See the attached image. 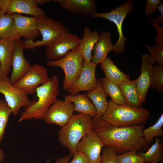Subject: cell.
<instances>
[{
  "label": "cell",
  "instance_id": "obj_1",
  "mask_svg": "<svg viewBox=\"0 0 163 163\" xmlns=\"http://www.w3.org/2000/svg\"><path fill=\"white\" fill-rule=\"evenodd\" d=\"M92 131L102 140L104 146L113 148L117 155L142 149L149 144L143 138L144 125L119 127L101 119L92 118Z\"/></svg>",
  "mask_w": 163,
  "mask_h": 163
},
{
  "label": "cell",
  "instance_id": "obj_2",
  "mask_svg": "<svg viewBox=\"0 0 163 163\" xmlns=\"http://www.w3.org/2000/svg\"><path fill=\"white\" fill-rule=\"evenodd\" d=\"M59 92L58 78L54 75L46 83L36 89L37 100H32L29 105L24 108L18 122L43 119L48 109L57 99Z\"/></svg>",
  "mask_w": 163,
  "mask_h": 163
},
{
  "label": "cell",
  "instance_id": "obj_3",
  "mask_svg": "<svg viewBox=\"0 0 163 163\" xmlns=\"http://www.w3.org/2000/svg\"><path fill=\"white\" fill-rule=\"evenodd\" d=\"M150 113L146 108H135L126 104H118L110 100L101 119L115 126L129 127L144 125Z\"/></svg>",
  "mask_w": 163,
  "mask_h": 163
},
{
  "label": "cell",
  "instance_id": "obj_4",
  "mask_svg": "<svg viewBox=\"0 0 163 163\" xmlns=\"http://www.w3.org/2000/svg\"><path fill=\"white\" fill-rule=\"evenodd\" d=\"M92 118L82 113L73 114L68 123L59 130L58 140L68 148L72 157L82 138L92 130Z\"/></svg>",
  "mask_w": 163,
  "mask_h": 163
},
{
  "label": "cell",
  "instance_id": "obj_5",
  "mask_svg": "<svg viewBox=\"0 0 163 163\" xmlns=\"http://www.w3.org/2000/svg\"><path fill=\"white\" fill-rule=\"evenodd\" d=\"M36 25L42 39L35 42L26 40L24 42V49L33 50L37 47L47 46L64 33L69 31L61 22L45 15L37 18Z\"/></svg>",
  "mask_w": 163,
  "mask_h": 163
},
{
  "label": "cell",
  "instance_id": "obj_6",
  "mask_svg": "<svg viewBox=\"0 0 163 163\" xmlns=\"http://www.w3.org/2000/svg\"><path fill=\"white\" fill-rule=\"evenodd\" d=\"M84 59L78 46L69 52L62 58L50 60L46 63L50 66H57L63 71L64 78L63 83L64 91H67L78 77Z\"/></svg>",
  "mask_w": 163,
  "mask_h": 163
},
{
  "label": "cell",
  "instance_id": "obj_7",
  "mask_svg": "<svg viewBox=\"0 0 163 163\" xmlns=\"http://www.w3.org/2000/svg\"><path fill=\"white\" fill-rule=\"evenodd\" d=\"M133 2V0H129L115 8H112L109 12L100 13L96 12L88 17L91 19L97 18H103L115 24L119 37L117 42L113 44V51L117 55L123 53L125 50V42L127 39L123 34L122 26L126 16L134 9Z\"/></svg>",
  "mask_w": 163,
  "mask_h": 163
},
{
  "label": "cell",
  "instance_id": "obj_8",
  "mask_svg": "<svg viewBox=\"0 0 163 163\" xmlns=\"http://www.w3.org/2000/svg\"><path fill=\"white\" fill-rule=\"evenodd\" d=\"M50 78L45 67L34 64L13 85L27 94H32L36 93L40 85L45 84Z\"/></svg>",
  "mask_w": 163,
  "mask_h": 163
},
{
  "label": "cell",
  "instance_id": "obj_9",
  "mask_svg": "<svg viewBox=\"0 0 163 163\" xmlns=\"http://www.w3.org/2000/svg\"><path fill=\"white\" fill-rule=\"evenodd\" d=\"M81 39L77 35L69 31L64 33L47 46L46 60H56L63 57L78 46Z\"/></svg>",
  "mask_w": 163,
  "mask_h": 163
},
{
  "label": "cell",
  "instance_id": "obj_10",
  "mask_svg": "<svg viewBox=\"0 0 163 163\" xmlns=\"http://www.w3.org/2000/svg\"><path fill=\"white\" fill-rule=\"evenodd\" d=\"M0 93L4 96L5 101L12 111L14 116H17L21 107L28 106L31 101L23 91L12 85L9 78L0 79Z\"/></svg>",
  "mask_w": 163,
  "mask_h": 163
},
{
  "label": "cell",
  "instance_id": "obj_11",
  "mask_svg": "<svg viewBox=\"0 0 163 163\" xmlns=\"http://www.w3.org/2000/svg\"><path fill=\"white\" fill-rule=\"evenodd\" d=\"M74 108L73 103L57 99L48 109L43 119L47 124H56L62 128L74 114Z\"/></svg>",
  "mask_w": 163,
  "mask_h": 163
},
{
  "label": "cell",
  "instance_id": "obj_12",
  "mask_svg": "<svg viewBox=\"0 0 163 163\" xmlns=\"http://www.w3.org/2000/svg\"><path fill=\"white\" fill-rule=\"evenodd\" d=\"M97 65L91 61L83 62L80 74L67 91L76 94L82 91H89L95 89L97 85L96 70Z\"/></svg>",
  "mask_w": 163,
  "mask_h": 163
},
{
  "label": "cell",
  "instance_id": "obj_13",
  "mask_svg": "<svg viewBox=\"0 0 163 163\" xmlns=\"http://www.w3.org/2000/svg\"><path fill=\"white\" fill-rule=\"evenodd\" d=\"M104 146L100 137L92 130L79 142L76 151L83 154L90 163H101V152Z\"/></svg>",
  "mask_w": 163,
  "mask_h": 163
},
{
  "label": "cell",
  "instance_id": "obj_14",
  "mask_svg": "<svg viewBox=\"0 0 163 163\" xmlns=\"http://www.w3.org/2000/svg\"><path fill=\"white\" fill-rule=\"evenodd\" d=\"M24 42L21 37L15 40L13 48L10 78L11 83L14 85L31 68V65L25 59L23 53Z\"/></svg>",
  "mask_w": 163,
  "mask_h": 163
},
{
  "label": "cell",
  "instance_id": "obj_15",
  "mask_svg": "<svg viewBox=\"0 0 163 163\" xmlns=\"http://www.w3.org/2000/svg\"><path fill=\"white\" fill-rule=\"evenodd\" d=\"M141 61L140 74L139 77L135 80L141 103L142 105L146 101L148 89L152 83L153 74L152 65L149 61L148 54L142 55Z\"/></svg>",
  "mask_w": 163,
  "mask_h": 163
},
{
  "label": "cell",
  "instance_id": "obj_16",
  "mask_svg": "<svg viewBox=\"0 0 163 163\" xmlns=\"http://www.w3.org/2000/svg\"><path fill=\"white\" fill-rule=\"evenodd\" d=\"M11 15L20 37H24L26 40L34 41L40 35V32L36 27V17L24 16L19 14Z\"/></svg>",
  "mask_w": 163,
  "mask_h": 163
},
{
  "label": "cell",
  "instance_id": "obj_17",
  "mask_svg": "<svg viewBox=\"0 0 163 163\" xmlns=\"http://www.w3.org/2000/svg\"><path fill=\"white\" fill-rule=\"evenodd\" d=\"M71 13L90 17L96 12L97 6L94 0H54Z\"/></svg>",
  "mask_w": 163,
  "mask_h": 163
},
{
  "label": "cell",
  "instance_id": "obj_18",
  "mask_svg": "<svg viewBox=\"0 0 163 163\" xmlns=\"http://www.w3.org/2000/svg\"><path fill=\"white\" fill-rule=\"evenodd\" d=\"M25 14L38 18L45 14L35 0H11L5 14Z\"/></svg>",
  "mask_w": 163,
  "mask_h": 163
},
{
  "label": "cell",
  "instance_id": "obj_19",
  "mask_svg": "<svg viewBox=\"0 0 163 163\" xmlns=\"http://www.w3.org/2000/svg\"><path fill=\"white\" fill-rule=\"evenodd\" d=\"M113 50L110 33L102 32L93 48L91 61L97 65L101 63L107 58L108 53Z\"/></svg>",
  "mask_w": 163,
  "mask_h": 163
},
{
  "label": "cell",
  "instance_id": "obj_20",
  "mask_svg": "<svg viewBox=\"0 0 163 163\" xmlns=\"http://www.w3.org/2000/svg\"><path fill=\"white\" fill-rule=\"evenodd\" d=\"M15 39L0 40V79L7 78L9 73Z\"/></svg>",
  "mask_w": 163,
  "mask_h": 163
},
{
  "label": "cell",
  "instance_id": "obj_21",
  "mask_svg": "<svg viewBox=\"0 0 163 163\" xmlns=\"http://www.w3.org/2000/svg\"><path fill=\"white\" fill-rule=\"evenodd\" d=\"M64 101L74 104V111L88 115L92 118L96 115L95 107L86 94H66L64 97Z\"/></svg>",
  "mask_w": 163,
  "mask_h": 163
},
{
  "label": "cell",
  "instance_id": "obj_22",
  "mask_svg": "<svg viewBox=\"0 0 163 163\" xmlns=\"http://www.w3.org/2000/svg\"><path fill=\"white\" fill-rule=\"evenodd\" d=\"M96 88L93 90L88 91L86 95L91 100L96 110V115L93 117L101 119L105 113L108 106V102L107 99V95L102 86L101 79H97Z\"/></svg>",
  "mask_w": 163,
  "mask_h": 163
},
{
  "label": "cell",
  "instance_id": "obj_23",
  "mask_svg": "<svg viewBox=\"0 0 163 163\" xmlns=\"http://www.w3.org/2000/svg\"><path fill=\"white\" fill-rule=\"evenodd\" d=\"M99 35L97 30L91 31L89 27L85 26L83 37L78 46L84 61L86 62L91 61L93 49Z\"/></svg>",
  "mask_w": 163,
  "mask_h": 163
},
{
  "label": "cell",
  "instance_id": "obj_24",
  "mask_svg": "<svg viewBox=\"0 0 163 163\" xmlns=\"http://www.w3.org/2000/svg\"><path fill=\"white\" fill-rule=\"evenodd\" d=\"M118 85L126 104L135 108L142 107L135 80L123 82Z\"/></svg>",
  "mask_w": 163,
  "mask_h": 163
},
{
  "label": "cell",
  "instance_id": "obj_25",
  "mask_svg": "<svg viewBox=\"0 0 163 163\" xmlns=\"http://www.w3.org/2000/svg\"><path fill=\"white\" fill-rule=\"evenodd\" d=\"M100 64L105 78L109 81L118 85L130 80V77L120 70L110 58L107 57Z\"/></svg>",
  "mask_w": 163,
  "mask_h": 163
},
{
  "label": "cell",
  "instance_id": "obj_26",
  "mask_svg": "<svg viewBox=\"0 0 163 163\" xmlns=\"http://www.w3.org/2000/svg\"><path fill=\"white\" fill-rule=\"evenodd\" d=\"M20 37L12 15L4 14L0 16V40L15 39Z\"/></svg>",
  "mask_w": 163,
  "mask_h": 163
},
{
  "label": "cell",
  "instance_id": "obj_27",
  "mask_svg": "<svg viewBox=\"0 0 163 163\" xmlns=\"http://www.w3.org/2000/svg\"><path fill=\"white\" fill-rule=\"evenodd\" d=\"M146 163H158L163 160V145L160 139L156 137L154 143L145 152H139Z\"/></svg>",
  "mask_w": 163,
  "mask_h": 163
},
{
  "label": "cell",
  "instance_id": "obj_28",
  "mask_svg": "<svg viewBox=\"0 0 163 163\" xmlns=\"http://www.w3.org/2000/svg\"><path fill=\"white\" fill-rule=\"evenodd\" d=\"M101 83L107 95L111 98V100L115 104L121 105L125 104L123 97L118 85L105 78L101 79Z\"/></svg>",
  "mask_w": 163,
  "mask_h": 163
},
{
  "label": "cell",
  "instance_id": "obj_29",
  "mask_svg": "<svg viewBox=\"0 0 163 163\" xmlns=\"http://www.w3.org/2000/svg\"><path fill=\"white\" fill-rule=\"evenodd\" d=\"M163 125V114L162 113L157 122L154 125L143 129L142 135L145 142L149 143L155 137H161L163 136L162 128Z\"/></svg>",
  "mask_w": 163,
  "mask_h": 163
},
{
  "label": "cell",
  "instance_id": "obj_30",
  "mask_svg": "<svg viewBox=\"0 0 163 163\" xmlns=\"http://www.w3.org/2000/svg\"><path fill=\"white\" fill-rule=\"evenodd\" d=\"M12 111L5 101L0 99V143L2 140L5 128Z\"/></svg>",
  "mask_w": 163,
  "mask_h": 163
},
{
  "label": "cell",
  "instance_id": "obj_31",
  "mask_svg": "<svg viewBox=\"0 0 163 163\" xmlns=\"http://www.w3.org/2000/svg\"><path fill=\"white\" fill-rule=\"evenodd\" d=\"M144 45L149 51L150 63L152 64L157 62L160 66L163 68V46L154 45L152 46L146 44Z\"/></svg>",
  "mask_w": 163,
  "mask_h": 163
},
{
  "label": "cell",
  "instance_id": "obj_32",
  "mask_svg": "<svg viewBox=\"0 0 163 163\" xmlns=\"http://www.w3.org/2000/svg\"><path fill=\"white\" fill-rule=\"evenodd\" d=\"M153 80L150 87L159 94L163 92V68L156 63L152 65Z\"/></svg>",
  "mask_w": 163,
  "mask_h": 163
},
{
  "label": "cell",
  "instance_id": "obj_33",
  "mask_svg": "<svg viewBox=\"0 0 163 163\" xmlns=\"http://www.w3.org/2000/svg\"><path fill=\"white\" fill-rule=\"evenodd\" d=\"M138 151L133 150L122 154L118 155V163H146L143 157L138 153Z\"/></svg>",
  "mask_w": 163,
  "mask_h": 163
},
{
  "label": "cell",
  "instance_id": "obj_34",
  "mask_svg": "<svg viewBox=\"0 0 163 163\" xmlns=\"http://www.w3.org/2000/svg\"><path fill=\"white\" fill-rule=\"evenodd\" d=\"M117 155L112 147L104 146L101 155V163H118Z\"/></svg>",
  "mask_w": 163,
  "mask_h": 163
},
{
  "label": "cell",
  "instance_id": "obj_35",
  "mask_svg": "<svg viewBox=\"0 0 163 163\" xmlns=\"http://www.w3.org/2000/svg\"><path fill=\"white\" fill-rule=\"evenodd\" d=\"M150 23L156 30L158 34L154 40L156 45L163 46V27L159 25L155 22L153 17H150L149 19Z\"/></svg>",
  "mask_w": 163,
  "mask_h": 163
},
{
  "label": "cell",
  "instance_id": "obj_36",
  "mask_svg": "<svg viewBox=\"0 0 163 163\" xmlns=\"http://www.w3.org/2000/svg\"><path fill=\"white\" fill-rule=\"evenodd\" d=\"M161 3V0H147L145 6L144 14L148 17L157 10L158 5Z\"/></svg>",
  "mask_w": 163,
  "mask_h": 163
},
{
  "label": "cell",
  "instance_id": "obj_37",
  "mask_svg": "<svg viewBox=\"0 0 163 163\" xmlns=\"http://www.w3.org/2000/svg\"><path fill=\"white\" fill-rule=\"evenodd\" d=\"M73 156L72 160L69 163H90L85 155L80 152L76 151Z\"/></svg>",
  "mask_w": 163,
  "mask_h": 163
},
{
  "label": "cell",
  "instance_id": "obj_38",
  "mask_svg": "<svg viewBox=\"0 0 163 163\" xmlns=\"http://www.w3.org/2000/svg\"><path fill=\"white\" fill-rule=\"evenodd\" d=\"M157 10L160 12V14L154 18V21L158 24H161L163 22V3L161 2L158 6Z\"/></svg>",
  "mask_w": 163,
  "mask_h": 163
},
{
  "label": "cell",
  "instance_id": "obj_39",
  "mask_svg": "<svg viewBox=\"0 0 163 163\" xmlns=\"http://www.w3.org/2000/svg\"><path fill=\"white\" fill-rule=\"evenodd\" d=\"M11 0H0V9L5 14Z\"/></svg>",
  "mask_w": 163,
  "mask_h": 163
},
{
  "label": "cell",
  "instance_id": "obj_40",
  "mask_svg": "<svg viewBox=\"0 0 163 163\" xmlns=\"http://www.w3.org/2000/svg\"><path fill=\"white\" fill-rule=\"evenodd\" d=\"M71 156L69 155L58 158L55 163H69Z\"/></svg>",
  "mask_w": 163,
  "mask_h": 163
},
{
  "label": "cell",
  "instance_id": "obj_41",
  "mask_svg": "<svg viewBox=\"0 0 163 163\" xmlns=\"http://www.w3.org/2000/svg\"><path fill=\"white\" fill-rule=\"evenodd\" d=\"M37 4L42 5L46 3L49 2L51 0H35Z\"/></svg>",
  "mask_w": 163,
  "mask_h": 163
},
{
  "label": "cell",
  "instance_id": "obj_42",
  "mask_svg": "<svg viewBox=\"0 0 163 163\" xmlns=\"http://www.w3.org/2000/svg\"><path fill=\"white\" fill-rule=\"evenodd\" d=\"M4 158V152L3 150L0 148V162H2Z\"/></svg>",
  "mask_w": 163,
  "mask_h": 163
},
{
  "label": "cell",
  "instance_id": "obj_43",
  "mask_svg": "<svg viewBox=\"0 0 163 163\" xmlns=\"http://www.w3.org/2000/svg\"><path fill=\"white\" fill-rule=\"evenodd\" d=\"M3 14H3V13L2 12V11L0 9V16H1V15Z\"/></svg>",
  "mask_w": 163,
  "mask_h": 163
},
{
  "label": "cell",
  "instance_id": "obj_44",
  "mask_svg": "<svg viewBox=\"0 0 163 163\" xmlns=\"http://www.w3.org/2000/svg\"><path fill=\"white\" fill-rule=\"evenodd\" d=\"M50 161V160H47L46 162L44 163H48V162Z\"/></svg>",
  "mask_w": 163,
  "mask_h": 163
}]
</instances>
